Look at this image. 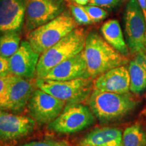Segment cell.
<instances>
[{"mask_svg": "<svg viewBox=\"0 0 146 146\" xmlns=\"http://www.w3.org/2000/svg\"><path fill=\"white\" fill-rule=\"evenodd\" d=\"M83 54L91 79H95L110 69L129 62L127 56L113 48L95 31L87 33Z\"/></svg>", "mask_w": 146, "mask_h": 146, "instance_id": "cell-1", "label": "cell"}, {"mask_svg": "<svg viewBox=\"0 0 146 146\" xmlns=\"http://www.w3.org/2000/svg\"><path fill=\"white\" fill-rule=\"evenodd\" d=\"M87 104L97 119L102 123L120 119L135 108L138 102L129 92H106L94 89Z\"/></svg>", "mask_w": 146, "mask_h": 146, "instance_id": "cell-2", "label": "cell"}, {"mask_svg": "<svg viewBox=\"0 0 146 146\" xmlns=\"http://www.w3.org/2000/svg\"><path fill=\"white\" fill-rule=\"evenodd\" d=\"M87 33L83 28L74 29L58 43L40 55L36 77L43 78L51 69L83 50Z\"/></svg>", "mask_w": 146, "mask_h": 146, "instance_id": "cell-3", "label": "cell"}, {"mask_svg": "<svg viewBox=\"0 0 146 146\" xmlns=\"http://www.w3.org/2000/svg\"><path fill=\"white\" fill-rule=\"evenodd\" d=\"M70 12L64 10L58 17L29 32L27 41L41 55L77 27Z\"/></svg>", "mask_w": 146, "mask_h": 146, "instance_id": "cell-4", "label": "cell"}, {"mask_svg": "<svg viewBox=\"0 0 146 146\" xmlns=\"http://www.w3.org/2000/svg\"><path fill=\"white\" fill-rule=\"evenodd\" d=\"M92 80L89 78L70 81H53L36 78L35 85L36 88L66 104H77L83 103L89 98L94 90Z\"/></svg>", "mask_w": 146, "mask_h": 146, "instance_id": "cell-5", "label": "cell"}, {"mask_svg": "<svg viewBox=\"0 0 146 146\" xmlns=\"http://www.w3.org/2000/svg\"><path fill=\"white\" fill-rule=\"evenodd\" d=\"M96 117L82 103L66 104L60 114L47 125V129L58 134H73L92 125Z\"/></svg>", "mask_w": 146, "mask_h": 146, "instance_id": "cell-6", "label": "cell"}, {"mask_svg": "<svg viewBox=\"0 0 146 146\" xmlns=\"http://www.w3.org/2000/svg\"><path fill=\"white\" fill-rule=\"evenodd\" d=\"M125 34L129 50L133 54H146V24L137 0H129L125 10Z\"/></svg>", "mask_w": 146, "mask_h": 146, "instance_id": "cell-7", "label": "cell"}, {"mask_svg": "<svg viewBox=\"0 0 146 146\" xmlns=\"http://www.w3.org/2000/svg\"><path fill=\"white\" fill-rule=\"evenodd\" d=\"M66 104L39 88L35 89L29 99L27 108L29 115L39 125H48L62 112Z\"/></svg>", "mask_w": 146, "mask_h": 146, "instance_id": "cell-8", "label": "cell"}, {"mask_svg": "<svg viewBox=\"0 0 146 146\" xmlns=\"http://www.w3.org/2000/svg\"><path fill=\"white\" fill-rule=\"evenodd\" d=\"M63 0H26L25 27L27 33L58 17L65 10Z\"/></svg>", "mask_w": 146, "mask_h": 146, "instance_id": "cell-9", "label": "cell"}, {"mask_svg": "<svg viewBox=\"0 0 146 146\" xmlns=\"http://www.w3.org/2000/svg\"><path fill=\"white\" fill-rule=\"evenodd\" d=\"M36 88L31 79L14 76L4 92L0 96V110L20 113L27 106Z\"/></svg>", "mask_w": 146, "mask_h": 146, "instance_id": "cell-10", "label": "cell"}, {"mask_svg": "<svg viewBox=\"0 0 146 146\" xmlns=\"http://www.w3.org/2000/svg\"><path fill=\"white\" fill-rule=\"evenodd\" d=\"M36 127L30 116L0 110V141H12L29 135Z\"/></svg>", "mask_w": 146, "mask_h": 146, "instance_id": "cell-11", "label": "cell"}, {"mask_svg": "<svg viewBox=\"0 0 146 146\" xmlns=\"http://www.w3.org/2000/svg\"><path fill=\"white\" fill-rule=\"evenodd\" d=\"M40 54L36 52L28 41H21L18 50L8 58L9 70L12 75L32 79L36 76Z\"/></svg>", "mask_w": 146, "mask_h": 146, "instance_id": "cell-12", "label": "cell"}, {"mask_svg": "<svg viewBox=\"0 0 146 146\" xmlns=\"http://www.w3.org/2000/svg\"><path fill=\"white\" fill-rule=\"evenodd\" d=\"M94 89L118 94L129 92L130 76L128 66H120L102 73L95 78Z\"/></svg>", "mask_w": 146, "mask_h": 146, "instance_id": "cell-13", "label": "cell"}, {"mask_svg": "<svg viewBox=\"0 0 146 146\" xmlns=\"http://www.w3.org/2000/svg\"><path fill=\"white\" fill-rule=\"evenodd\" d=\"M89 78L90 76L82 51L76 56L58 64L43 78L53 81H70Z\"/></svg>", "mask_w": 146, "mask_h": 146, "instance_id": "cell-14", "label": "cell"}, {"mask_svg": "<svg viewBox=\"0 0 146 146\" xmlns=\"http://www.w3.org/2000/svg\"><path fill=\"white\" fill-rule=\"evenodd\" d=\"M26 0H0V32H19L25 23Z\"/></svg>", "mask_w": 146, "mask_h": 146, "instance_id": "cell-15", "label": "cell"}, {"mask_svg": "<svg viewBox=\"0 0 146 146\" xmlns=\"http://www.w3.org/2000/svg\"><path fill=\"white\" fill-rule=\"evenodd\" d=\"M80 145L123 146V133L116 128H97L82 139Z\"/></svg>", "mask_w": 146, "mask_h": 146, "instance_id": "cell-16", "label": "cell"}, {"mask_svg": "<svg viewBox=\"0 0 146 146\" xmlns=\"http://www.w3.org/2000/svg\"><path fill=\"white\" fill-rule=\"evenodd\" d=\"M130 91L141 94L146 89V54L139 53L129 62Z\"/></svg>", "mask_w": 146, "mask_h": 146, "instance_id": "cell-17", "label": "cell"}, {"mask_svg": "<svg viewBox=\"0 0 146 146\" xmlns=\"http://www.w3.org/2000/svg\"><path fill=\"white\" fill-rule=\"evenodd\" d=\"M100 31L104 39L113 48L124 56H127L129 55V47L117 20L110 19L105 22L101 27Z\"/></svg>", "mask_w": 146, "mask_h": 146, "instance_id": "cell-18", "label": "cell"}, {"mask_svg": "<svg viewBox=\"0 0 146 146\" xmlns=\"http://www.w3.org/2000/svg\"><path fill=\"white\" fill-rule=\"evenodd\" d=\"M21 45L19 32L9 31L0 35V55L8 59L14 55Z\"/></svg>", "mask_w": 146, "mask_h": 146, "instance_id": "cell-19", "label": "cell"}, {"mask_svg": "<svg viewBox=\"0 0 146 146\" xmlns=\"http://www.w3.org/2000/svg\"><path fill=\"white\" fill-rule=\"evenodd\" d=\"M123 146H146V133L139 125L125 129L123 133Z\"/></svg>", "mask_w": 146, "mask_h": 146, "instance_id": "cell-20", "label": "cell"}, {"mask_svg": "<svg viewBox=\"0 0 146 146\" xmlns=\"http://www.w3.org/2000/svg\"><path fill=\"white\" fill-rule=\"evenodd\" d=\"M69 8L70 10L71 15L77 25H88L93 23V22L91 21L88 14L85 11V8H84L83 5L70 4Z\"/></svg>", "mask_w": 146, "mask_h": 146, "instance_id": "cell-21", "label": "cell"}, {"mask_svg": "<svg viewBox=\"0 0 146 146\" xmlns=\"http://www.w3.org/2000/svg\"><path fill=\"white\" fill-rule=\"evenodd\" d=\"M84 8L90 18L91 21L94 23H99L102 20L105 19L107 17L108 13L102 8L96 6L94 5H83Z\"/></svg>", "mask_w": 146, "mask_h": 146, "instance_id": "cell-22", "label": "cell"}, {"mask_svg": "<svg viewBox=\"0 0 146 146\" xmlns=\"http://www.w3.org/2000/svg\"><path fill=\"white\" fill-rule=\"evenodd\" d=\"M18 146H70L68 142L63 140L45 139L32 141Z\"/></svg>", "mask_w": 146, "mask_h": 146, "instance_id": "cell-23", "label": "cell"}, {"mask_svg": "<svg viewBox=\"0 0 146 146\" xmlns=\"http://www.w3.org/2000/svg\"><path fill=\"white\" fill-rule=\"evenodd\" d=\"M123 0H89V4L106 9H113L119 5Z\"/></svg>", "mask_w": 146, "mask_h": 146, "instance_id": "cell-24", "label": "cell"}, {"mask_svg": "<svg viewBox=\"0 0 146 146\" xmlns=\"http://www.w3.org/2000/svg\"><path fill=\"white\" fill-rule=\"evenodd\" d=\"M10 74L8 59L0 55V76H6Z\"/></svg>", "mask_w": 146, "mask_h": 146, "instance_id": "cell-25", "label": "cell"}, {"mask_svg": "<svg viewBox=\"0 0 146 146\" xmlns=\"http://www.w3.org/2000/svg\"><path fill=\"white\" fill-rule=\"evenodd\" d=\"M13 75L10 74V75L6 76H0V96H1L7 87L10 84L12 78H14Z\"/></svg>", "mask_w": 146, "mask_h": 146, "instance_id": "cell-26", "label": "cell"}, {"mask_svg": "<svg viewBox=\"0 0 146 146\" xmlns=\"http://www.w3.org/2000/svg\"><path fill=\"white\" fill-rule=\"evenodd\" d=\"M139 4L141 7L142 12H143L144 18H145V21L146 24V0H137Z\"/></svg>", "mask_w": 146, "mask_h": 146, "instance_id": "cell-27", "label": "cell"}, {"mask_svg": "<svg viewBox=\"0 0 146 146\" xmlns=\"http://www.w3.org/2000/svg\"><path fill=\"white\" fill-rule=\"evenodd\" d=\"M76 4L80 5H86L89 2V0H74Z\"/></svg>", "mask_w": 146, "mask_h": 146, "instance_id": "cell-28", "label": "cell"}, {"mask_svg": "<svg viewBox=\"0 0 146 146\" xmlns=\"http://www.w3.org/2000/svg\"><path fill=\"white\" fill-rule=\"evenodd\" d=\"M80 146H91V145H80Z\"/></svg>", "mask_w": 146, "mask_h": 146, "instance_id": "cell-29", "label": "cell"}]
</instances>
